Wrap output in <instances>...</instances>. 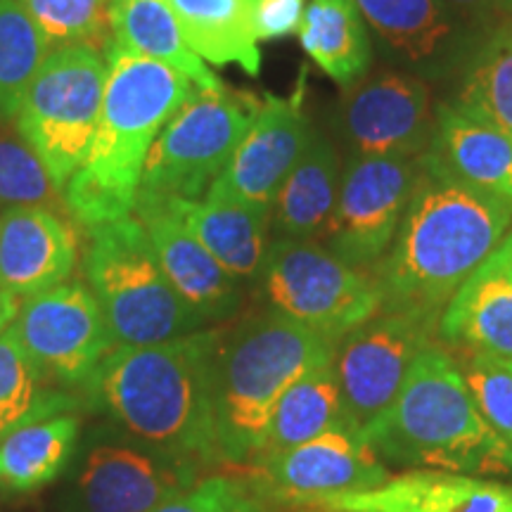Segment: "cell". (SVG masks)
<instances>
[{"label":"cell","instance_id":"obj_1","mask_svg":"<svg viewBox=\"0 0 512 512\" xmlns=\"http://www.w3.org/2000/svg\"><path fill=\"white\" fill-rule=\"evenodd\" d=\"M510 228V202L460 181L427 150L399 233L375 271L382 311L411 313L437 328L458 287Z\"/></svg>","mask_w":512,"mask_h":512},{"label":"cell","instance_id":"obj_2","mask_svg":"<svg viewBox=\"0 0 512 512\" xmlns=\"http://www.w3.org/2000/svg\"><path fill=\"white\" fill-rule=\"evenodd\" d=\"M223 337L202 328L171 342L112 349L79 387V401L166 456L219 463L214 394Z\"/></svg>","mask_w":512,"mask_h":512},{"label":"cell","instance_id":"obj_3","mask_svg":"<svg viewBox=\"0 0 512 512\" xmlns=\"http://www.w3.org/2000/svg\"><path fill=\"white\" fill-rule=\"evenodd\" d=\"M107 83L86 162L62 190L64 214L83 230L136 209L147 155L162 128L200 91L195 81L150 57L107 46Z\"/></svg>","mask_w":512,"mask_h":512},{"label":"cell","instance_id":"obj_4","mask_svg":"<svg viewBox=\"0 0 512 512\" xmlns=\"http://www.w3.org/2000/svg\"><path fill=\"white\" fill-rule=\"evenodd\" d=\"M361 437L384 465L458 475L512 470V446L482 418L456 358L434 344L415 358L396 399Z\"/></svg>","mask_w":512,"mask_h":512},{"label":"cell","instance_id":"obj_5","mask_svg":"<svg viewBox=\"0 0 512 512\" xmlns=\"http://www.w3.org/2000/svg\"><path fill=\"white\" fill-rule=\"evenodd\" d=\"M335 351V342L271 309L223 337L214 394L219 463L252 465L287 389Z\"/></svg>","mask_w":512,"mask_h":512},{"label":"cell","instance_id":"obj_6","mask_svg":"<svg viewBox=\"0 0 512 512\" xmlns=\"http://www.w3.org/2000/svg\"><path fill=\"white\" fill-rule=\"evenodd\" d=\"M83 273L119 347H147L204 328L171 287L138 216L86 230Z\"/></svg>","mask_w":512,"mask_h":512},{"label":"cell","instance_id":"obj_7","mask_svg":"<svg viewBox=\"0 0 512 512\" xmlns=\"http://www.w3.org/2000/svg\"><path fill=\"white\" fill-rule=\"evenodd\" d=\"M107 57L93 46L50 50L15 117L19 138L46 164L60 192L81 169L100 121Z\"/></svg>","mask_w":512,"mask_h":512},{"label":"cell","instance_id":"obj_8","mask_svg":"<svg viewBox=\"0 0 512 512\" xmlns=\"http://www.w3.org/2000/svg\"><path fill=\"white\" fill-rule=\"evenodd\" d=\"M256 280L268 309L335 344L382 311L375 273L347 264L316 240L275 238Z\"/></svg>","mask_w":512,"mask_h":512},{"label":"cell","instance_id":"obj_9","mask_svg":"<svg viewBox=\"0 0 512 512\" xmlns=\"http://www.w3.org/2000/svg\"><path fill=\"white\" fill-rule=\"evenodd\" d=\"M259 105L249 93L200 88L157 136L138 192L200 200L233 159Z\"/></svg>","mask_w":512,"mask_h":512},{"label":"cell","instance_id":"obj_10","mask_svg":"<svg viewBox=\"0 0 512 512\" xmlns=\"http://www.w3.org/2000/svg\"><path fill=\"white\" fill-rule=\"evenodd\" d=\"M422 157L351 155L337 207L325 230L332 254L356 268H375L389 252L418 183Z\"/></svg>","mask_w":512,"mask_h":512},{"label":"cell","instance_id":"obj_11","mask_svg":"<svg viewBox=\"0 0 512 512\" xmlns=\"http://www.w3.org/2000/svg\"><path fill=\"white\" fill-rule=\"evenodd\" d=\"M389 479V467L351 425L252 463V489L261 498L318 508L332 498L363 494Z\"/></svg>","mask_w":512,"mask_h":512},{"label":"cell","instance_id":"obj_12","mask_svg":"<svg viewBox=\"0 0 512 512\" xmlns=\"http://www.w3.org/2000/svg\"><path fill=\"white\" fill-rule=\"evenodd\" d=\"M15 332L48 380L83 387L114 349V337L91 287L79 280L24 299Z\"/></svg>","mask_w":512,"mask_h":512},{"label":"cell","instance_id":"obj_13","mask_svg":"<svg viewBox=\"0 0 512 512\" xmlns=\"http://www.w3.org/2000/svg\"><path fill=\"white\" fill-rule=\"evenodd\" d=\"M437 328L411 313H387L358 325L339 339L335 373L347 418L363 430L399 394L422 351L432 347Z\"/></svg>","mask_w":512,"mask_h":512},{"label":"cell","instance_id":"obj_14","mask_svg":"<svg viewBox=\"0 0 512 512\" xmlns=\"http://www.w3.org/2000/svg\"><path fill=\"white\" fill-rule=\"evenodd\" d=\"M437 110L425 79L411 72L366 74L344 93L339 136L356 157H422L432 145Z\"/></svg>","mask_w":512,"mask_h":512},{"label":"cell","instance_id":"obj_15","mask_svg":"<svg viewBox=\"0 0 512 512\" xmlns=\"http://www.w3.org/2000/svg\"><path fill=\"white\" fill-rule=\"evenodd\" d=\"M306 69L287 98L268 93L223 174L207 197L256 204L273 211V202L313 138L306 112Z\"/></svg>","mask_w":512,"mask_h":512},{"label":"cell","instance_id":"obj_16","mask_svg":"<svg viewBox=\"0 0 512 512\" xmlns=\"http://www.w3.org/2000/svg\"><path fill=\"white\" fill-rule=\"evenodd\" d=\"M382 48L420 79H444L482 46V27L444 0H354Z\"/></svg>","mask_w":512,"mask_h":512},{"label":"cell","instance_id":"obj_17","mask_svg":"<svg viewBox=\"0 0 512 512\" xmlns=\"http://www.w3.org/2000/svg\"><path fill=\"white\" fill-rule=\"evenodd\" d=\"M200 465L152 446L100 441L76 479V512H152L200 482Z\"/></svg>","mask_w":512,"mask_h":512},{"label":"cell","instance_id":"obj_18","mask_svg":"<svg viewBox=\"0 0 512 512\" xmlns=\"http://www.w3.org/2000/svg\"><path fill=\"white\" fill-rule=\"evenodd\" d=\"M133 211L143 221L171 287L197 316L209 323V320L230 318L240 309V280L204 249L174 211L166 207L162 197L138 192Z\"/></svg>","mask_w":512,"mask_h":512},{"label":"cell","instance_id":"obj_19","mask_svg":"<svg viewBox=\"0 0 512 512\" xmlns=\"http://www.w3.org/2000/svg\"><path fill=\"white\" fill-rule=\"evenodd\" d=\"M79 240L64 216L48 207H10L0 214V285L19 299L67 283Z\"/></svg>","mask_w":512,"mask_h":512},{"label":"cell","instance_id":"obj_20","mask_svg":"<svg viewBox=\"0 0 512 512\" xmlns=\"http://www.w3.org/2000/svg\"><path fill=\"white\" fill-rule=\"evenodd\" d=\"M342 512H512V486L439 470H408L363 494L332 498L318 508Z\"/></svg>","mask_w":512,"mask_h":512},{"label":"cell","instance_id":"obj_21","mask_svg":"<svg viewBox=\"0 0 512 512\" xmlns=\"http://www.w3.org/2000/svg\"><path fill=\"white\" fill-rule=\"evenodd\" d=\"M439 337L463 354L512 361V264L498 245L441 311Z\"/></svg>","mask_w":512,"mask_h":512},{"label":"cell","instance_id":"obj_22","mask_svg":"<svg viewBox=\"0 0 512 512\" xmlns=\"http://www.w3.org/2000/svg\"><path fill=\"white\" fill-rule=\"evenodd\" d=\"M162 200L230 275L238 280L259 278L271 245L268 242L271 209L223 200V197H204V200L162 197Z\"/></svg>","mask_w":512,"mask_h":512},{"label":"cell","instance_id":"obj_23","mask_svg":"<svg viewBox=\"0 0 512 512\" xmlns=\"http://www.w3.org/2000/svg\"><path fill=\"white\" fill-rule=\"evenodd\" d=\"M430 152L460 181L512 204V138L458 100L437 107Z\"/></svg>","mask_w":512,"mask_h":512},{"label":"cell","instance_id":"obj_24","mask_svg":"<svg viewBox=\"0 0 512 512\" xmlns=\"http://www.w3.org/2000/svg\"><path fill=\"white\" fill-rule=\"evenodd\" d=\"M339 181L342 169L337 147L316 131L273 202L271 228L275 238H323L337 207Z\"/></svg>","mask_w":512,"mask_h":512},{"label":"cell","instance_id":"obj_25","mask_svg":"<svg viewBox=\"0 0 512 512\" xmlns=\"http://www.w3.org/2000/svg\"><path fill=\"white\" fill-rule=\"evenodd\" d=\"M110 19V46L169 64L204 91L226 88L219 76L211 74L202 57L188 46L169 0H114Z\"/></svg>","mask_w":512,"mask_h":512},{"label":"cell","instance_id":"obj_26","mask_svg":"<svg viewBox=\"0 0 512 512\" xmlns=\"http://www.w3.org/2000/svg\"><path fill=\"white\" fill-rule=\"evenodd\" d=\"M299 41L320 72L342 88L361 81L373 64L368 24L354 0H311Z\"/></svg>","mask_w":512,"mask_h":512},{"label":"cell","instance_id":"obj_27","mask_svg":"<svg viewBox=\"0 0 512 512\" xmlns=\"http://www.w3.org/2000/svg\"><path fill=\"white\" fill-rule=\"evenodd\" d=\"M79 432V415L60 413L8 434L0 441V494L24 496L55 482L74 456Z\"/></svg>","mask_w":512,"mask_h":512},{"label":"cell","instance_id":"obj_28","mask_svg":"<svg viewBox=\"0 0 512 512\" xmlns=\"http://www.w3.org/2000/svg\"><path fill=\"white\" fill-rule=\"evenodd\" d=\"M188 46L202 60L238 64L256 76L261 69L256 0H169Z\"/></svg>","mask_w":512,"mask_h":512},{"label":"cell","instance_id":"obj_29","mask_svg":"<svg viewBox=\"0 0 512 512\" xmlns=\"http://www.w3.org/2000/svg\"><path fill=\"white\" fill-rule=\"evenodd\" d=\"M339 425H351V422L337 382L335 358H332L323 366L313 368L311 373H306L302 380H297L287 389L275 406L264 446H261L256 460L316 439Z\"/></svg>","mask_w":512,"mask_h":512},{"label":"cell","instance_id":"obj_30","mask_svg":"<svg viewBox=\"0 0 512 512\" xmlns=\"http://www.w3.org/2000/svg\"><path fill=\"white\" fill-rule=\"evenodd\" d=\"M79 396L48 387V375L19 342L15 325L0 335V441L29 422L74 413Z\"/></svg>","mask_w":512,"mask_h":512},{"label":"cell","instance_id":"obj_31","mask_svg":"<svg viewBox=\"0 0 512 512\" xmlns=\"http://www.w3.org/2000/svg\"><path fill=\"white\" fill-rule=\"evenodd\" d=\"M50 46L19 0H0V124L15 121L19 102Z\"/></svg>","mask_w":512,"mask_h":512},{"label":"cell","instance_id":"obj_32","mask_svg":"<svg viewBox=\"0 0 512 512\" xmlns=\"http://www.w3.org/2000/svg\"><path fill=\"white\" fill-rule=\"evenodd\" d=\"M465 74L460 105L512 138V22L484 38Z\"/></svg>","mask_w":512,"mask_h":512},{"label":"cell","instance_id":"obj_33","mask_svg":"<svg viewBox=\"0 0 512 512\" xmlns=\"http://www.w3.org/2000/svg\"><path fill=\"white\" fill-rule=\"evenodd\" d=\"M50 50L62 46H93L105 53L112 43L114 0H19Z\"/></svg>","mask_w":512,"mask_h":512},{"label":"cell","instance_id":"obj_34","mask_svg":"<svg viewBox=\"0 0 512 512\" xmlns=\"http://www.w3.org/2000/svg\"><path fill=\"white\" fill-rule=\"evenodd\" d=\"M55 204H62V192L41 157L22 138L0 136V207L53 209Z\"/></svg>","mask_w":512,"mask_h":512},{"label":"cell","instance_id":"obj_35","mask_svg":"<svg viewBox=\"0 0 512 512\" xmlns=\"http://www.w3.org/2000/svg\"><path fill=\"white\" fill-rule=\"evenodd\" d=\"M458 366L482 418L498 437L512 446V361L484 354H463Z\"/></svg>","mask_w":512,"mask_h":512},{"label":"cell","instance_id":"obj_36","mask_svg":"<svg viewBox=\"0 0 512 512\" xmlns=\"http://www.w3.org/2000/svg\"><path fill=\"white\" fill-rule=\"evenodd\" d=\"M261 501L264 498L252 484L233 477H207L152 512H264Z\"/></svg>","mask_w":512,"mask_h":512},{"label":"cell","instance_id":"obj_37","mask_svg":"<svg viewBox=\"0 0 512 512\" xmlns=\"http://www.w3.org/2000/svg\"><path fill=\"white\" fill-rule=\"evenodd\" d=\"M304 10V0H256L254 24L259 41H280L299 34Z\"/></svg>","mask_w":512,"mask_h":512},{"label":"cell","instance_id":"obj_38","mask_svg":"<svg viewBox=\"0 0 512 512\" xmlns=\"http://www.w3.org/2000/svg\"><path fill=\"white\" fill-rule=\"evenodd\" d=\"M444 3L477 24L486 19L512 17V0H444Z\"/></svg>","mask_w":512,"mask_h":512},{"label":"cell","instance_id":"obj_39","mask_svg":"<svg viewBox=\"0 0 512 512\" xmlns=\"http://www.w3.org/2000/svg\"><path fill=\"white\" fill-rule=\"evenodd\" d=\"M19 306H22V299L15 297L10 290H5V287L0 285V335L15 323Z\"/></svg>","mask_w":512,"mask_h":512},{"label":"cell","instance_id":"obj_40","mask_svg":"<svg viewBox=\"0 0 512 512\" xmlns=\"http://www.w3.org/2000/svg\"><path fill=\"white\" fill-rule=\"evenodd\" d=\"M501 245L505 247V254H508V259H510V264H512V228H510V233L503 238Z\"/></svg>","mask_w":512,"mask_h":512},{"label":"cell","instance_id":"obj_41","mask_svg":"<svg viewBox=\"0 0 512 512\" xmlns=\"http://www.w3.org/2000/svg\"><path fill=\"white\" fill-rule=\"evenodd\" d=\"M299 512H342V510H299Z\"/></svg>","mask_w":512,"mask_h":512}]
</instances>
